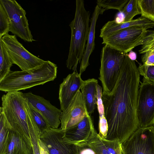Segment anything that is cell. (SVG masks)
<instances>
[{"instance_id":"obj_17","label":"cell","mask_w":154,"mask_h":154,"mask_svg":"<svg viewBox=\"0 0 154 154\" xmlns=\"http://www.w3.org/2000/svg\"><path fill=\"white\" fill-rule=\"evenodd\" d=\"M137 26L151 28L154 27V22L142 17L127 22L118 23L115 20L109 21L100 29L99 36L103 38L121 30Z\"/></svg>"},{"instance_id":"obj_31","label":"cell","mask_w":154,"mask_h":154,"mask_svg":"<svg viewBox=\"0 0 154 154\" xmlns=\"http://www.w3.org/2000/svg\"><path fill=\"white\" fill-rule=\"evenodd\" d=\"M77 146L79 154H95L94 151L86 145Z\"/></svg>"},{"instance_id":"obj_4","label":"cell","mask_w":154,"mask_h":154,"mask_svg":"<svg viewBox=\"0 0 154 154\" xmlns=\"http://www.w3.org/2000/svg\"><path fill=\"white\" fill-rule=\"evenodd\" d=\"M25 101L22 92H8L2 97V107L10 129L19 132L31 141L29 128L33 121Z\"/></svg>"},{"instance_id":"obj_10","label":"cell","mask_w":154,"mask_h":154,"mask_svg":"<svg viewBox=\"0 0 154 154\" xmlns=\"http://www.w3.org/2000/svg\"><path fill=\"white\" fill-rule=\"evenodd\" d=\"M121 147L122 154H154V126L139 128Z\"/></svg>"},{"instance_id":"obj_1","label":"cell","mask_w":154,"mask_h":154,"mask_svg":"<svg viewBox=\"0 0 154 154\" xmlns=\"http://www.w3.org/2000/svg\"><path fill=\"white\" fill-rule=\"evenodd\" d=\"M140 82L135 61L125 54L114 88L110 94L102 95L108 125L106 140H118L121 144L138 128L137 103Z\"/></svg>"},{"instance_id":"obj_32","label":"cell","mask_w":154,"mask_h":154,"mask_svg":"<svg viewBox=\"0 0 154 154\" xmlns=\"http://www.w3.org/2000/svg\"><path fill=\"white\" fill-rule=\"evenodd\" d=\"M39 146L41 154H49L47 148L40 139Z\"/></svg>"},{"instance_id":"obj_12","label":"cell","mask_w":154,"mask_h":154,"mask_svg":"<svg viewBox=\"0 0 154 154\" xmlns=\"http://www.w3.org/2000/svg\"><path fill=\"white\" fill-rule=\"evenodd\" d=\"M88 114L81 92L79 90L67 108L61 112L60 116V128L65 131L80 122Z\"/></svg>"},{"instance_id":"obj_13","label":"cell","mask_w":154,"mask_h":154,"mask_svg":"<svg viewBox=\"0 0 154 154\" xmlns=\"http://www.w3.org/2000/svg\"><path fill=\"white\" fill-rule=\"evenodd\" d=\"M23 96L42 115L49 127L58 128L61 124L60 116L62 112L61 109L53 105L44 97L32 92L23 93Z\"/></svg>"},{"instance_id":"obj_21","label":"cell","mask_w":154,"mask_h":154,"mask_svg":"<svg viewBox=\"0 0 154 154\" xmlns=\"http://www.w3.org/2000/svg\"><path fill=\"white\" fill-rule=\"evenodd\" d=\"M84 144L92 149L95 154H112L108 149L103 138H101L99 136L94 128L93 129L92 134L88 141L82 145Z\"/></svg>"},{"instance_id":"obj_25","label":"cell","mask_w":154,"mask_h":154,"mask_svg":"<svg viewBox=\"0 0 154 154\" xmlns=\"http://www.w3.org/2000/svg\"><path fill=\"white\" fill-rule=\"evenodd\" d=\"M141 17L154 22V0H138Z\"/></svg>"},{"instance_id":"obj_5","label":"cell","mask_w":154,"mask_h":154,"mask_svg":"<svg viewBox=\"0 0 154 154\" xmlns=\"http://www.w3.org/2000/svg\"><path fill=\"white\" fill-rule=\"evenodd\" d=\"M148 29L140 26L127 28L102 38V43L127 54L136 46L143 45L154 37V30Z\"/></svg>"},{"instance_id":"obj_33","label":"cell","mask_w":154,"mask_h":154,"mask_svg":"<svg viewBox=\"0 0 154 154\" xmlns=\"http://www.w3.org/2000/svg\"><path fill=\"white\" fill-rule=\"evenodd\" d=\"M128 55L129 57L131 60L135 61L136 60L137 54L135 52L132 51V50L129 52V53Z\"/></svg>"},{"instance_id":"obj_27","label":"cell","mask_w":154,"mask_h":154,"mask_svg":"<svg viewBox=\"0 0 154 154\" xmlns=\"http://www.w3.org/2000/svg\"><path fill=\"white\" fill-rule=\"evenodd\" d=\"M129 0H98L97 5L105 11L114 9L121 12Z\"/></svg>"},{"instance_id":"obj_15","label":"cell","mask_w":154,"mask_h":154,"mask_svg":"<svg viewBox=\"0 0 154 154\" xmlns=\"http://www.w3.org/2000/svg\"><path fill=\"white\" fill-rule=\"evenodd\" d=\"M84 83L81 75L77 72H73L63 79L60 85L59 92V99L62 111L67 108L78 91L80 90Z\"/></svg>"},{"instance_id":"obj_20","label":"cell","mask_w":154,"mask_h":154,"mask_svg":"<svg viewBox=\"0 0 154 154\" xmlns=\"http://www.w3.org/2000/svg\"><path fill=\"white\" fill-rule=\"evenodd\" d=\"M0 154H6L10 140L11 130L7 123L3 109L0 108Z\"/></svg>"},{"instance_id":"obj_22","label":"cell","mask_w":154,"mask_h":154,"mask_svg":"<svg viewBox=\"0 0 154 154\" xmlns=\"http://www.w3.org/2000/svg\"><path fill=\"white\" fill-rule=\"evenodd\" d=\"M0 81L11 71L10 69L14 64L9 55L1 38H0Z\"/></svg>"},{"instance_id":"obj_19","label":"cell","mask_w":154,"mask_h":154,"mask_svg":"<svg viewBox=\"0 0 154 154\" xmlns=\"http://www.w3.org/2000/svg\"><path fill=\"white\" fill-rule=\"evenodd\" d=\"M98 80L92 78L84 81L80 89L82 98L88 114L93 113L97 104V86Z\"/></svg>"},{"instance_id":"obj_18","label":"cell","mask_w":154,"mask_h":154,"mask_svg":"<svg viewBox=\"0 0 154 154\" xmlns=\"http://www.w3.org/2000/svg\"><path fill=\"white\" fill-rule=\"evenodd\" d=\"M32 147L31 142L18 132L11 130L6 154H28Z\"/></svg>"},{"instance_id":"obj_9","label":"cell","mask_w":154,"mask_h":154,"mask_svg":"<svg viewBox=\"0 0 154 154\" xmlns=\"http://www.w3.org/2000/svg\"><path fill=\"white\" fill-rule=\"evenodd\" d=\"M140 82L137 103L138 128L154 125V82Z\"/></svg>"},{"instance_id":"obj_29","label":"cell","mask_w":154,"mask_h":154,"mask_svg":"<svg viewBox=\"0 0 154 154\" xmlns=\"http://www.w3.org/2000/svg\"><path fill=\"white\" fill-rule=\"evenodd\" d=\"M10 27L8 16L4 8L0 3V38L8 34Z\"/></svg>"},{"instance_id":"obj_23","label":"cell","mask_w":154,"mask_h":154,"mask_svg":"<svg viewBox=\"0 0 154 154\" xmlns=\"http://www.w3.org/2000/svg\"><path fill=\"white\" fill-rule=\"evenodd\" d=\"M138 51L143 64L154 65V37L142 45Z\"/></svg>"},{"instance_id":"obj_11","label":"cell","mask_w":154,"mask_h":154,"mask_svg":"<svg viewBox=\"0 0 154 154\" xmlns=\"http://www.w3.org/2000/svg\"><path fill=\"white\" fill-rule=\"evenodd\" d=\"M64 131L60 128L48 127L42 132L39 139L47 148L49 154H79L76 145L64 141Z\"/></svg>"},{"instance_id":"obj_24","label":"cell","mask_w":154,"mask_h":154,"mask_svg":"<svg viewBox=\"0 0 154 154\" xmlns=\"http://www.w3.org/2000/svg\"><path fill=\"white\" fill-rule=\"evenodd\" d=\"M25 98V104L29 114L32 120L42 133L49 127L40 113Z\"/></svg>"},{"instance_id":"obj_14","label":"cell","mask_w":154,"mask_h":154,"mask_svg":"<svg viewBox=\"0 0 154 154\" xmlns=\"http://www.w3.org/2000/svg\"><path fill=\"white\" fill-rule=\"evenodd\" d=\"M94 128L93 120L88 114L80 122L64 131L63 139L68 144L82 145L88 141Z\"/></svg>"},{"instance_id":"obj_6","label":"cell","mask_w":154,"mask_h":154,"mask_svg":"<svg viewBox=\"0 0 154 154\" xmlns=\"http://www.w3.org/2000/svg\"><path fill=\"white\" fill-rule=\"evenodd\" d=\"M125 54L106 45L102 48L99 79L102 86L103 94H110L114 88Z\"/></svg>"},{"instance_id":"obj_26","label":"cell","mask_w":154,"mask_h":154,"mask_svg":"<svg viewBox=\"0 0 154 154\" xmlns=\"http://www.w3.org/2000/svg\"><path fill=\"white\" fill-rule=\"evenodd\" d=\"M137 1L138 0H129L121 11L124 16V20L121 22L131 21L134 16L140 14Z\"/></svg>"},{"instance_id":"obj_8","label":"cell","mask_w":154,"mask_h":154,"mask_svg":"<svg viewBox=\"0 0 154 154\" xmlns=\"http://www.w3.org/2000/svg\"><path fill=\"white\" fill-rule=\"evenodd\" d=\"M8 16L9 32L25 42L35 41L29 29L25 11L14 0H0Z\"/></svg>"},{"instance_id":"obj_2","label":"cell","mask_w":154,"mask_h":154,"mask_svg":"<svg viewBox=\"0 0 154 154\" xmlns=\"http://www.w3.org/2000/svg\"><path fill=\"white\" fill-rule=\"evenodd\" d=\"M57 67L49 61L34 69L11 71L0 81V90L5 92L19 91L43 85L56 78Z\"/></svg>"},{"instance_id":"obj_28","label":"cell","mask_w":154,"mask_h":154,"mask_svg":"<svg viewBox=\"0 0 154 154\" xmlns=\"http://www.w3.org/2000/svg\"><path fill=\"white\" fill-rule=\"evenodd\" d=\"M29 129L34 154H41L39 146V139L41 132L33 121L30 125Z\"/></svg>"},{"instance_id":"obj_34","label":"cell","mask_w":154,"mask_h":154,"mask_svg":"<svg viewBox=\"0 0 154 154\" xmlns=\"http://www.w3.org/2000/svg\"><path fill=\"white\" fill-rule=\"evenodd\" d=\"M28 154H34L32 147Z\"/></svg>"},{"instance_id":"obj_3","label":"cell","mask_w":154,"mask_h":154,"mask_svg":"<svg viewBox=\"0 0 154 154\" xmlns=\"http://www.w3.org/2000/svg\"><path fill=\"white\" fill-rule=\"evenodd\" d=\"M90 13L84 6L83 0L76 1L75 16L69 26L71 38L66 67L77 72V67L84 54L89 31Z\"/></svg>"},{"instance_id":"obj_7","label":"cell","mask_w":154,"mask_h":154,"mask_svg":"<svg viewBox=\"0 0 154 154\" xmlns=\"http://www.w3.org/2000/svg\"><path fill=\"white\" fill-rule=\"evenodd\" d=\"M1 38L14 64L22 71L31 69L43 64L46 61L33 55L27 51L14 35L8 34Z\"/></svg>"},{"instance_id":"obj_16","label":"cell","mask_w":154,"mask_h":154,"mask_svg":"<svg viewBox=\"0 0 154 154\" xmlns=\"http://www.w3.org/2000/svg\"><path fill=\"white\" fill-rule=\"evenodd\" d=\"M105 10L97 5L91 18V24L85 49L79 69L81 75L86 70L89 65V58L93 52L95 46V27L99 16L102 14Z\"/></svg>"},{"instance_id":"obj_30","label":"cell","mask_w":154,"mask_h":154,"mask_svg":"<svg viewBox=\"0 0 154 154\" xmlns=\"http://www.w3.org/2000/svg\"><path fill=\"white\" fill-rule=\"evenodd\" d=\"M138 69L140 75L143 76V82H154V65L143 64L139 65Z\"/></svg>"}]
</instances>
